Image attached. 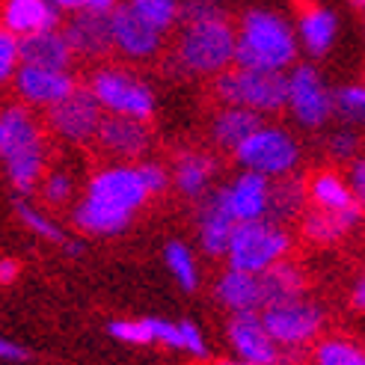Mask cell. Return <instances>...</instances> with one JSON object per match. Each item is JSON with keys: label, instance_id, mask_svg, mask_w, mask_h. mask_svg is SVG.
I'll return each instance as SVG.
<instances>
[{"label": "cell", "instance_id": "cell-43", "mask_svg": "<svg viewBox=\"0 0 365 365\" xmlns=\"http://www.w3.org/2000/svg\"><path fill=\"white\" fill-rule=\"evenodd\" d=\"M348 185H351V190H354V199H356V202L362 205V211H365V158L351 160Z\"/></svg>", "mask_w": 365, "mask_h": 365}, {"label": "cell", "instance_id": "cell-27", "mask_svg": "<svg viewBox=\"0 0 365 365\" xmlns=\"http://www.w3.org/2000/svg\"><path fill=\"white\" fill-rule=\"evenodd\" d=\"M297 27H300V42L306 45L309 53L324 57L330 51L336 39V15L330 9H324L318 4H303L297 15Z\"/></svg>", "mask_w": 365, "mask_h": 365}, {"label": "cell", "instance_id": "cell-51", "mask_svg": "<svg viewBox=\"0 0 365 365\" xmlns=\"http://www.w3.org/2000/svg\"><path fill=\"white\" fill-rule=\"evenodd\" d=\"M356 4H359V6H365V0H356Z\"/></svg>", "mask_w": 365, "mask_h": 365}, {"label": "cell", "instance_id": "cell-25", "mask_svg": "<svg viewBox=\"0 0 365 365\" xmlns=\"http://www.w3.org/2000/svg\"><path fill=\"white\" fill-rule=\"evenodd\" d=\"M262 113L255 110H247V107H232V104H223V110L211 119V137L220 149H229L235 152L238 145L255 134L262 128Z\"/></svg>", "mask_w": 365, "mask_h": 365}, {"label": "cell", "instance_id": "cell-2", "mask_svg": "<svg viewBox=\"0 0 365 365\" xmlns=\"http://www.w3.org/2000/svg\"><path fill=\"white\" fill-rule=\"evenodd\" d=\"M235 42L238 36L223 15L181 24L175 39V63L190 75H220L235 63Z\"/></svg>", "mask_w": 365, "mask_h": 365}, {"label": "cell", "instance_id": "cell-8", "mask_svg": "<svg viewBox=\"0 0 365 365\" xmlns=\"http://www.w3.org/2000/svg\"><path fill=\"white\" fill-rule=\"evenodd\" d=\"M101 104L89 93V86H78L60 104L48 107V128L68 143H93L101 125Z\"/></svg>", "mask_w": 365, "mask_h": 365}, {"label": "cell", "instance_id": "cell-1", "mask_svg": "<svg viewBox=\"0 0 365 365\" xmlns=\"http://www.w3.org/2000/svg\"><path fill=\"white\" fill-rule=\"evenodd\" d=\"M297 57L294 33L279 15L252 9L241 21V36L235 42V66L255 71H282Z\"/></svg>", "mask_w": 365, "mask_h": 365}, {"label": "cell", "instance_id": "cell-32", "mask_svg": "<svg viewBox=\"0 0 365 365\" xmlns=\"http://www.w3.org/2000/svg\"><path fill=\"white\" fill-rule=\"evenodd\" d=\"M125 4L160 33H167L178 21V9H181L175 0H125Z\"/></svg>", "mask_w": 365, "mask_h": 365}, {"label": "cell", "instance_id": "cell-6", "mask_svg": "<svg viewBox=\"0 0 365 365\" xmlns=\"http://www.w3.org/2000/svg\"><path fill=\"white\" fill-rule=\"evenodd\" d=\"M262 321L270 339L285 351L303 348L324 330V309L309 303L303 297L285 300V303H270L262 309Z\"/></svg>", "mask_w": 365, "mask_h": 365}, {"label": "cell", "instance_id": "cell-33", "mask_svg": "<svg viewBox=\"0 0 365 365\" xmlns=\"http://www.w3.org/2000/svg\"><path fill=\"white\" fill-rule=\"evenodd\" d=\"M163 259H167V267L170 273L178 279V285L185 288V291H193L199 277H196V264H193V255L190 250L181 244V241H170L167 250H163Z\"/></svg>", "mask_w": 365, "mask_h": 365}, {"label": "cell", "instance_id": "cell-49", "mask_svg": "<svg viewBox=\"0 0 365 365\" xmlns=\"http://www.w3.org/2000/svg\"><path fill=\"white\" fill-rule=\"evenodd\" d=\"M223 365H259V362H247L244 359V362H223Z\"/></svg>", "mask_w": 365, "mask_h": 365}, {"label": "cell", "instance_id": "cell-41", "mask_svg": "<svg viewBox=\"0 0 365 365\" xmlns=\"http://www.w3.org/2000/svg\"><path fill=\"white\" fill-rule=\"evenodd\" d=\"M181 351H187L193 356H205V339L202 333H199V327L187 324V321H181Z\"/></svg>", "mask_w": 365, "mask_h": 365}, {"label": "cell", "instance_id": "cell-17", "mask_svg": "<svg viewBox=\"0 0 365 365\" xmlns=\"http://www.w3.org/2000/svg\"><path fill=\"white\" fill-rule=\"evenodd\" d=\"M60 12L51 0H4L0 4V27L18 39L42 30H57Z\"/></svg>", "mask_w": 365, "mask_h": 365}, {"label": "cell", "instance_id": "cell-3", "mask_svg": "<svg viewBox=\"0 0 365 365\" xmlns=\"http://www.w3.org/2000/svg\"><path fill=\"white\" fill-rule=\"evenodd\" d=\"M217 101L232 107H247L255 113H277L288 104V78L282 71H255V68H226L214 75Z\"/></svg>", "mask_w": 365, "mask_h": 365}, {"label": "cell", "instance_id": "cell-47", "mask_svg": "<svg viewBox=\"0 0 365 365\" xmlns=\"http://www.w3.org/2000/svg\"><path fill=\"white\" fill-rule=\"evenodd\" d=\"M351 303H354V309L365 312V273L356 279V285H354V291H351Z\"/></svg>", "mask_w": 365, "mask_h": 365}, {"label": "cell", "instance_id": "cell-30", "mask_svg": "<svg viewBox=\"0 0 365 365\" xmlns=\"http://www.w3.org/2000/svg\"><path fill=\"white\" fill-rule=\"evenodd\" d=\"M214 158L202 155V152H187L175 160V170H173V178H175V187L190 196V199H199L208 185H211V175H214Z\"/></svg>", "mask_w": 365, "mask_h": 365}, {"label": "cell", "instance_id": "cell-36", "mask_svg": "<svg viewBox=\"0 0 365 365\" xmlns=\"http://www.w3.org/2000/svg\"><path fill=\"white\" fill-rule=\"evenodd\" d=\"M39 190H42V199L48 205H63V202H68V196H71V190H75V185H71V178L66 173L51 170V173L42 175Z\"/></svg>", "mask_w": 365, "mask_h": 365}, {"label": "cell", "instance_id": "cell-40", "mask_svg": "<svg viewBox=\"0 0 365 365\" xmlns=\"http://www.w3.org/2000/svg\"><path fill=\"white\" fill-rule=\"evenodd\" d=\"M149 324H152L155 341L167 344V348H175V351H181V327H178V324L160 321V318H149Z\"/></svg>", "mask_w": 365, "mask_h": 365}, {"label": "cell", "instance_id": "cell-18", "mask_svg": "<svg viewBox=\"0 0 365 365\" xmlns=\"http://www.w3.org/2000/svg\"><path fill=\"white\" fill-rule=\"evenodd\" d=\"M45 143V131L24 104H9L0 110V160L27 152L30 145Z\"/></svg>", "mask_w": 365, "mask_h": 365}, {"label": "cell", "instance_id": "cell-13", "mask_svg": "<svg viewBox=\"0 0 365 365\" xmlns=\"http://www.w3.org/2000/svg\"><path fill=\"white\" fill-rule=\"evenodd\" d=\"M15 93L21 96L33 107H53L60 104L66 96H71L78 89L75 78L68 71L57 68H39V66H18L15 71Z\"/></svg>", "mask_w": 365, "mask_h": 365}, {"label": "cell", "instance_id": "cell-22", "mask_svg": "<svg viewBox=\"0 0 365 365\" xmlns=\"http://www.w3.org/2000/svg\"><path fill=\"white\" fill-rule=\"evenodd\" d=\"M71 220H75V226L86 235H119L131 226L134 211H125L119 205L83 196V202L75 208V217H71Z\"/></svg>", "mask_w": 365, "mask_h": 365}, {"label": "cell", "instance_id": "cell-38", "mask_svg": "<svg viewBox=\"0 0 365 365\" xmlns=\"http://www.w3.org/2000/svg\"><path fill=\"white\" fill-rule=\"evenodd\" d=\"M18 66H21V51H18V36L0 27V83L15 78Z\"/></svg>", "mask_w": 365, "mask_h": 365}, {"label": "cell", "instance_id": "cell-48", "mask_svg": "<svg viewBox=\"0 0 365 365\" xmlns=\"http://www.w3.org/2000/svg\"><path fill=\"white\" fill-rule=\"evenodd\" d=\"M57 9H78V0H51Z\"/></svg>", "mask_w": 365, "mask_h": 365}, {"label": "cell", "instance_id": "cell-19", "mask_svg": "<svg viewBox=\"0 0 365 365\" xmlns=\"http://www.w3.org/2000/svg\"><path fill=\"white\" fill-rule=\"evenodd\" d=\"M362 205H351V208H341V211H324V208H312L300 217V232L306 241L312 244H339L344 235H348L359 220H362Z\"/></svg>", "mask_w": 365, "mask_h": 365}, {"label": "cell", "instance_id": "cell-28", "mask_svg": "<svg viewBox=\"0 0 365 365\" xmlns=\"http://www.w3.org/2000/svg\"><path fill=\"white\" fill-rule=\"evenodd\" d=\"M306 199L324 211H341V208L356 205L351 185L333 170H318L306 181Z\"/></svg>", "mask_w": 365, "mask_h": 365}, {"label": "cell", "instance_id": "cell-4", "mask_svg": "<svg viewBox=\"0 0 365 365\" xmlns=\"http://www.w3.org/2000/svg\"><path fill=\"white\" fill-rule=\"evenodd\" d=\"M288 252H291V235L279 223H270L262 217V220H247L235 226L226 259L229 267L262 273L270 264L282 262Z\"/></svg>", "mask_w": 365, "mask_h": 365}, {"label": "cell", "instance_id": "cell-7", "mask_svg": "<svg viewBox=\"0 0 365 365\" xmlns=\"http://www.w3.org/2000/svg\"><path fill=\"white\" fill-rule=\"evenodd\" d=\"M235 158L241 160V167L262 173L267 178L277 175H288L297 167L300 160V149L291 134L279 131V128H267L262 125L255 134H250L238 149H235Z\"/></svg>", "mask_w": 365, "mask_h": 365}, {"label": "cell", "instance_id": "cell-42", "mask_svg": "<svg viewBox=\"0 0 365 365\" xmlns=\"http://www.w3.org/2000/svg\"><path fill=\"white\" fill-rule=\"evenodd\" d=\"M356 149H359V137L351 134V131H339V134H333V140H330V152H333L336 158H341V160H354Z\"/></svg>", "mask_w": 365, "mask_h": 365}, {"label": "cell", "instance_id": "cell-14", "mask_svg": "<svg viewBox=\"0 0 365 365\" xmlns=\"http://www.w3.org/2000/svg\"><path fill=\"white\" fill-rule=\"evenodd\" d=\"M93 143L110 158L134 160L149 149V128H145L143 119L107 113V116H101V125H98Z\"/></svg>", "mask_w": 365, "mask_h": 365}, {"label": "cell", "instance_id": "cell-21", "mask_svg": "<svg viewBox=\"0 0 365 365\" xmlns=\"http://www.w3.org/2000/svg\"><path fill=\"white\" fill-rule=\"evenodd\" d=\"M267 193H270V178L262 173H241L238 178L226 187V199H229V208L235 214L238 223L247 220H262L264 211H267Z\"/></svg>", "mask_w": 365, "mask_h": 365}, {"label": "cell", "instance_id": "cell-15", "mask_svg": "<svg viewBox=\"0 0 365 365\" xmlns=\"http://www.w3.org/2000/svg\"><path fill=\"white\" fill-rule=\"evenodd\" d=\"M71 51L78 57L98 60L113 51V30H110V12H93V9H75V15L63 27Z\"/></svg>", "mask_w": 365, "mask_h": 365}, {"label": "cell", "instance_id": "cell-37", "mask_svg": "<svg viewBox=\"0 0 365 365\" xmlns=\"http://www.w3.org/2000/svg\"><path fill=\"white\" fill-rule=\"evenodd\" d=\"M107 330H110L113 339L128 341V344H152L155 341L149 318H145V321H113Z\"/></svg>", "mask_w": 365, "mask_h": 365}, {"label": "cell", "instance_id": "cell-26", "mask_svg": "<svg viewBox=\"0 0 365 365\" xmlns=\"http://www.w3.org/2000/svg\"><path fill=\"white\" fill-rule=\"evenodd\" d=\"M306 205V181H300L297 175H277L270 181V193H267V211L264 220L270 223H288L297 220Z\"/></svg>", "mask_w": 365, "mask_h": 365}, {"label": "cell", "instance_id": "cell-46", "mask_svg": "<svg viewBox=\"0 0 365 365\" xmlns=\"http://www.w3.org/2000/svg\"><path fill=\"white\" fill-rule=\"evenodd\" d=\"M119 0H78V9H93V12H110Z\"/></svg>", "mask_w": 365, "mask_h": 365}, {"label": "cell", "instance_id": "cell-34", "mask_svg": "<svg viewBox=\"0 0 365 365\" xmlns=\"http://www.w3.org/2000/svg\"><path fill=\"white\" fill-rule=\"evenodd\" d=\"M15 211H18V217H21V223H24L27 229H33L36 235H39V238L53 241V244H68V241H66V235H63V229L53 223V220H48L45 214H39L36 208H30V205H24V202H18Z\"/></svg>", "mask_w": 365, "mask_h": 365}, {"label": "cell", "instance_id": "cell-23", "mask_svg": "<svg viewBox=\"0 0 365 365\" xmlns=\"http://www.w3.org/2000/svg\"><path fill=\"white\" fill-rule=\"evenodd\" d=\"M217 300L232 312H259L262 309V282L259 273L229 267L217 279Z\"/></svg>", "mask_w": 365, "mask_h": 365}, {"label": "cell", "instance_id": "cell-24", "mask_svg": "<svg viewBox=\"0 0 365 365\" xmlns=\"http://www.w3.org/2000/svg\"><path fill=\"white\" fill-rule=\"evenodd\" d=\"M259 282H262V309L270 303H285V300H297L303 297L306 291V273L300 264L294 262H277L270 264L267 270L259 273Z\"/></svg>", "mask_w": 365, "mask_h": 365}, {"label": "cell", "instance_id": "cell-20", "mask_svg": "<svg viewBox=\"0 0 365 365\" xmlns=\"http://www.w3.org/2000/svg\"><path fill=\"white\" fill-rule=\"evenodd\" d=\"M18 51H21V66H39V68H57L68 71L71 66V45L63 30H42L18 39Z\"/></svg>", "mask_w": 365, "mask_h": 365}, {"label": "cell", "instance_id": "cell-10", "mask_svg": "<svg viewBox=\"0 0 365 365\" xmlns=\"http://www.w3.org/2000/svg\"><path fill=\"white\" fill-rule=\"evenodd\" d=\"M110 30L113 51H119L128 60H152L163 42V33L155 30L145 18H140L128 4H116L110 9Z\"/></svg>", "mask_w": 365, "mask_h": 365}, {"label": "cell", "instance_id": "cell-45", "mask_svg": "<svg viewBox=\"0 0 365 365\" xmlns=\"http://www.w3.org/2000/svg\"><path fill=\"white\" fill-rule=\"evenodd\" d=\"M18 279V262L0 259V285H12Z\"/></svg>", "mask_w": 365, "mask_h": 365}, {"label": "cell", "instance_id": "cell-50", "mask_svg": "<svg viewBox=\"0 0 365 365\" xmlns=\"http://www.w3.org/2000/svg\"><path fill=\"white\" fill-rule=\"evenodd\" d=\"M193 4H217V0H193Z\"/></svg>", "mask_w": 365, "mask_h": 365}, {"label": "cell", "instance_id": "cell-44", "mask_svg": "<svg viewBox=\"0 0 365 365\" xmlns=\"http://www.w3.org/2000/svg\"><path fill=\"white\" fill-rule=\"evenodd\" d=\"M0 359L24 362V359H30V351H27V348H21V344L9 341V339H0Z\"/></svg>", "mask_w": 365, "mask_h": 365}, {"label": "cell", "instance_id": "cell-12", "mask_svg": "<svg viewBox=\"0 0 365 365\" xmlns=\"http://www.w3.org/2000/svg\"><path fill=\"white\" fill-rule=\"evenodd\" d=\"M229 339L238 356L247 362H259V365L282 362V348L264 330L262 312H235L229 321Z\"/></svg>", "mask_w": 365, "mask_h": 365}, {"label": "cell", "instance_id": "cell-11", "mask_svg": "<svg viewBox=\"0 0 365 365\" xmlns=\"http://www.w3.org/2000/svg\"><path fill=\"white\" fill-rule=\"evenodd\" d=\"M86 196L101 199V202L119 205L125 211H137L145 205L149 190H145L143 178L137 173V163H116V167H107L101 173H96L86 185Z\"/></svg>", "mask_w": 365, "mask_h": 365}, {"label": "cell", "instance_id": "cell-29", "mask_svg": "<svg viewBox=\"0 0 365 365\" xmlns=\"http://www.w3.org/2000/svg\"><path fill=\"white\" fill-rule=\"evenodd\" d=\"M45 163H48V145L45 143H36V145H30L27 152L9 158L6 160V173H9L12 187L21 196H30L36 187H39V181L45 175Z\"/></svg>", "mask_w": 365, "mask_h": 365}, {"label": "cell", "instance_id": "cell-9", "mask_svg": "<svg viewBox=\"0 0 365 365\" xmlns=\"http://www.w3.org/2000/svg\"><path fill=\"white\" fill-rule=\"evenodd\" d=\"M288 107L306 128H318L333 113V96L324 89L312 66H297L288 75Z\"/></svg>", "mask_w": 365, "mask_h": 365}, {"label": "cell", "instance_id": "cell-31", "mask_svg": "<svg viewBox=\"0 0 365 365\" xmlns=\"http://www.w3.org/2000/svg\"><path fill=\"white\" fill-rule=\"evenodd\" d=\"M315 365H365V348L344 336H330L315 344Z\"/></svg>", "mask_w": 365, "mask_h": 365}, {"label": "cell", "instance_id": "cell-35", "mask_svg": "<svg viewBox=\"0 0 365 365\" xmlns=\"http://www.w3.org/2000/svg\"><path fill=\"white\" fill-rule=\"evenodd\" d=\"M333 110H339L344 119L365 125V86H344L333 96Z\"/></svg>", "mask_w": 365, "mask_h": 365}, {"label": "cell", "instance_id": "cell-16", "mask_svg": "<svg viewBox=\"0 0 365 365\" xmlns=\"http://www.w3.org/2000/svg\"><path fill=\"white\" fill-rule=\"evenodd\" d=\"M235 214L229 208V199H226V187L208 193L199 205V241H202V250L208 255H226L229 241L235 235Z\"/></svg>", "mask_w": 365, "mask_h": 365}, {"label": "cell", "instance_id": "cell-39", "mask_svg": "<svg viewBox=\"0 0 365 365\" xmlns=\"http://www.w3.org/2000/svg\"><path fill=\"white\" fill-rule=\"evenodd\" d=\"M137 173L143 178L145 190H149V196L163 193V190H167V185H170V175H167V170H163L160 163H137Z\"/></svg>", "mask_w": 365, "mask_h": 365}, {"label": "cell", "instance_id": "cell-5", "mask_svg": "<svg viewBox=\"0 0 365 365\" xmlns=\"http://www.w3.org/2000/svg\"><path fill=\"white\" fill-rule=\"evenodd\" d=\"M89 93L101 104V110L134 116V119H152L155 113V96L137 75H131L122 66H104L96 68L89 78Z\"/></svg>", "mask_w": 365, "mask_h": 365}]
</instances>
